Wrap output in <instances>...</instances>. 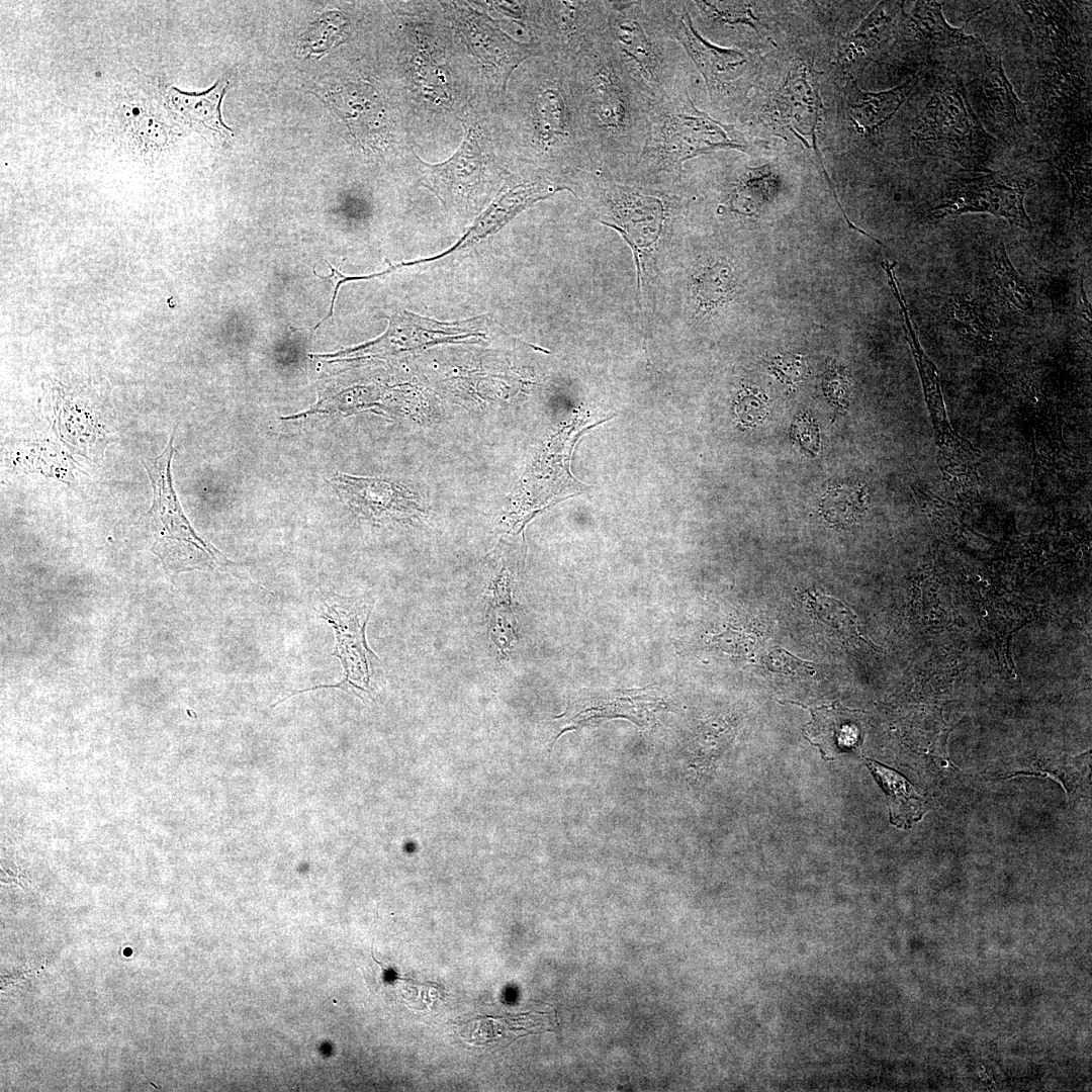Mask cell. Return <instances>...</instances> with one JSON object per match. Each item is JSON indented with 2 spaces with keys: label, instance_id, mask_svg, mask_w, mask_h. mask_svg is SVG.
<instances>
[{
  "label": "cell",
  "instance_id": "cell-1",
  "mask_svg": "<svg viewBox=\"0 0 1092 1092\" xmlns=\"http://www.w3.org/2000/svg\"><path fill=\"white\" fill-rule=\"evenodd\" d=\"M579 127L597 171L627 179L643 150L651 101L603 37L571 67Z\"/></svg>",
  "mask_w": 1092,
  "mask_h": 1092
},
{
  "label": "cell",
  "instance_id": "cell-2",
  "mask_svg": "<svg viewBox=\"0 0 1092 1092\" xmlns=\"http://www.w3.org/2000/svg\"><path fill=\"white\" fill-rule=\"evenodd\" d=\"M750 143L734 124L715 119L694 104L688 85L651 102L645 144L628 180L673 184L684 164L722 150L748 152Z\"/></svg>",
  "mask_w": 1092,
  "mask_h": 1092
},
{
  "label": "cell",
  "instance_id": "cell-3",
  "mask_svg": "<svg viewBox=\"0 0 1092 1092\" xmlns=\"http://www.w3.org/2000/svg\"><path fill=\"white\" fill-rule=\"evenodd\" d=\"M604 41L651 102L688 85V55L673 38L664 1H610Z\"/></svg>",
  "mask_w": 1092,
  "mask_h": 1092
},
{
  "label": "cell",
  "instance_id": "cell-4",
  "mask_svg": "<svg viewBox=\"0 0 1092 1092\" xmlns=\"http://www.w3.org/2000/svg\"><path fill=\"white\" fill-rule=\"evenodd\" d=\"M527 96L528 145L545 162L579 172L597 171L577 118L571 67L550 66L540 72Z\"/></svg>",
  "mask_w": 1092,
  "mask_h": 1092
},
{
  "label": "cell",
  "instance_id": "cell-5",
  "mask_svg": "<svg viewBox=\"0 0 1092 1092\" xmlns=\"http://www.w3.org/2000/svg\"><path fill=\"white\" fill-rule=\"evenodd\" d=\"M912 135L927 154L946 158L969 170L985 169L995 142L974 111L962 79L953 72L939 78Z\"/></svg>",
  "mask_w": 1092,
  "mask_h": 1092
},
{
  "label": "cell",
  "instance_id": "cell-6",
  "mask_svg": "<svg viewBox=\"0 0 1092 1092\" xmlns=\"http://www.w3.org/2000/svg\"><path fill=\"white\" fill-rule=\"evenodd\" d=\"M173 442L174 433L158 457L144 462L153 487V505L148 513L155 535L151 550L173 574L223 566L230 561L194 531L178 502L171 475Z\"/></svg>",
  "mask_w": 1092,
  "mask_h": 1092
},
{
  "label": "cell",
  "instance_id": "cell-7",
  "mask_svg": "<svg viewBox=\"0 0 1092 1092\" xmlns=\"http://www.w3.org/2000/svg\"><path fill=\"white\" fill-rule=\"evenodd\" d=\"M373 603L362 597H343L334 593L325 594L321 618L326 620L336 634V646L332 655L340 659L344 677L335 685H320L313 688L291 692L272 707L288 698L317 689L336 688L359 697L357 691L370 695V679L375 665L379 661L369 648L365 629L372 612Z\"/></svg>",
  "mask_w": 1092,
  "mask_h": 1092
},
{
  "label": "cell",
  "instance_id": "cell-8",
  "mask_svg": "<svg viewBox=\"0 0 1092 1092\" xmlns=\"http://www.w3.org/2000/svg\"><path fill=\"white\" fill-rule=\"evenodd\" d=\"M1031 182L1030 179L1001 176L988 169L966 171L950 180L932 209V216L987 212L1030 230L1031 220L1024 207V197Z\"/></svg>",
  "mask_w": 1092,
  "mask_h": 1092
},
{
  "label": "cell",
  "instance_id": "cell-9",
  "mask_svg": "<svg viewBox=\"0 0 1092 1092\" xmlns=\"http://www.w3.org/2000/svg\"><path fill=\"white\" fill-rule=\"evenodd\" d=\"M664 14L673 38L704 78L712 102L726 104L738 92V81L746 72L748 58L743 51L722 48L707 40L696 28L685 1H664Z\"/></svg>",
  "mask_w": 1092,
  "mask_h": 1092
},
{
  "label": "cell",
  "instance_id": "cell-10",
  "mask_svg": "<svg viewBox=\"0 0 1092 1092\" xmlns=\"http://www.w3.org/2000/svg\"><path fill=\"white\" fill-rule=\"evenodd\" d=\"M543 30L561 64L572 67L604 35L610 1H554L542 3Z\"/></svg>",
  "mask_w": 1092,
  "mask_h": 1092
},
{
  "label": "cell",
  "instance_id": "cell-11",
  "mask_svg": "<svg viewBox=\"0 0 1092 1092\" xmlns=\"http://www.w3.org/2000/svg\"><path fill=\"white\" fill-rule=\"evenodd\" d=\"M487 158L480 131L466 126L461 146L449 160L440 164L419 160L422 184L434 191L446 206H468L485 186Z\"/></svg>",
  "mask_w": 1092,
  "mask_h": 1092
},
{
  "label": "cell",
  "instance_id": "cell-12",
  "mask_svg": "<svg viewBox=\"0 0 1092 1092\" xmlns=\"http://www.w3.org/2000/svg\"><path fill=\"white\" fill-rule=\"evenodd\" d=\"M817 75L812 65L802 63L793 67L778 92L776 106L781 124L795 136L813 163L820 168L834 194L817 142L822 113Z\"/></svg>",
  "mask_w": 1092,
  "mask_h": 1092
},
{
  "label": "cell",
  "instance_id": "cell-13",
  "mask_svg": "<svg viewBox=\"0 0 1092 1092\" xmlns=\"http://www.w3.org/2000/svg\"><path fill=\"white\" fill-rule=\"evenodd\" d=\"M988 69L969 84L971 103L988 133L1015 139L1025 123L1023 105L1007 79L1001 59L984 50ZM992 135V134H991ZM993 136V135H992Z\"/></svg>",
  "mask_w": 1092,
  "mask_h": 1092
},
{
  "label": "cell",
  "instance_id": "cell-14",
  "mask_svg": "<svg viewBox=\"0 0 1092 1092\" xmlns=\"http://www.w3.org/2000/svg\"><path fill=\"white\" fill-rule=\"evenodd\" d=\"M455 19L468 47L481 62L493 66L502 73L505 86L516 67L524 60L541 53L539 44L515 40L482 20V17L473 11H457Z\"/></svg>",
  "mask_w": 1092,
  "mask_h": 1092
},
{
  "label": "cell",
  "instance_id": "cell-15",
  "mask_svg": "<svg viewBox=\"0 0 1092 1092\" xmlns=\"http://www.w3.org/2000/svg\"><path fill=\"white\" fill-rule=\"evenodd\" d=\"M942 2L918 1L909 15L903 16L906 40L923 60L934 59L945 51L963 48L985 49L982 40L951 26L943 16Z\"/></svg>",
  "mask_w": 1092,
  "mask_h": 1092
},
{
  "label": "cell",
  "instance_id": "cell-16",
  "mask_svg": "<svg viewBox=\"0 0 1092 1092\" xmlns=\"http://www.w3.org/2000/svg\"><path fill=\"white\" fill-rule=\"evenodd\" d=\"M330 482L351 507L370 517L408 514L415 506L410 491L385 480L337 473Z\"/></svg>",
  "mask_w": 1092,
  "mask_h": 1092
},
{
  "label": "cell",
  "instance_id": "cell-17",
  "mask_svg": "<svg viewBox=\"0 0 1092 1092\" xmlns=\"http://www.w3.org/2000/svg\"><path fill=\"white\" fill-rule=\"evenodd\" d=\"M904 16L903 3L880 2L840 46L839 63L863 70L895 34Z\"/></svg>",
  "mask_w": 1092,
  "mask_h": 1092
},
{
  "label": "cell",
  "instance_id": "cell-18",
  "mask_svg": "<svg viewBox=\"0 0 1092 1092\" xmlns=\"http://www.w3.org/2000/svg\"><path fill=\"white\" fill-rule=\"evenodd\" d=\"M918 82L916 76L903 84L881 92L863 91L851 78L845 87L846 112L862 134H874L897 112Z\"/></svg>",
  "mask_w": 1092,
  "mask_h": 1092
},
{
  "label": "cell",
  "instance_id": "cell-19",
  "mask_svg": "<svg viewBox=\"0 0 1092 1092\" xmlns=\"http://www.w3.org/2000/svg\"><path fill=\"white\" fill-rule=\"evenodd\" d=\"M229 83L217 80L214 85L202 93H187L172 87L167 95L168 103L175 114L191 128L206 133L217 140H225L232 130L221 119L220 103Z\"/></svg>",
  "mask_w": 1092,
  "mask_h": 1092
},
{
  "label": "cell",
  "instance_id": "cell-20",
  "mask_svg": "<svg viewBox=\"0 0 1092 1092\" xmlns=\"http://www.w3.org/2000/svg\"><path fill=\"white\" fill-rule=\"evenodd\" d=\"M1027 15L1040 46L1048 54L1064 59L1070 56L1078 39L1073 19L1060 2L1018 1Z\"/></svg>",
  "mask_w": 1092,
  "mask_h": 1092
},
{
  "label": "cell",
  "instance_id": "cell-21",
  "mask_svg": "<svg viewBox=\"0 0 1092 1092\" xmlns=\"http://www.w3.org/2000/svg\"><path fill=\"white\" fill-rule=\"evenodd\" d=\"M877 782L887 794L891 822L899 827H909L924 812L923 801L913 786L895 770L871 759H866Z\"/></svg>",
  "mask_w": 1092,
  "mask_h": 1092
},
{
  "label": "cell",
  "instance_id": "cell-22",
  "mask_svg": "<svg viewBox=\"0 0 1092 1092\" xmlns=\"http://www.w3.org/2000/svg\"><path fill=\"white\" fill-rule=\"evenodd\" d=\"M346 118L361 141L373 143L384 130L383 115L376 92L369 86H352L345 92Z\"/></svg>",
  "mask_w": 1092,
  "mask_h": 1092
},
{
  "label": "cell",
  "instance_id": "cell-23",
  "mask_svg": "<svg viewBox=\"0 0 1092 1092\" xmlns=\"http://www.w3.org/2000/svg\"><path fill=\"white\" fill-rule=\"evenodd\" d=\"M692 18H699L710 26H749L760 34V20L751 3L746 1H685Z\"/></svg>",
  "mask_w": 1092,
  "mask_h": 1092
},
{
  "label": "cell",
  "instance_id": "cell-24",
  "mask_svg": "<svg viewBox=\"0 0 1092 1092\" xmlns=\"http://www.w3.org/2000/svg\"><path fill=\"white\" fill-rule=\"evenodd\" d=\"M804 596L813 616L840 640L867 642L857 632L855 616L842 602L810 590Z\"/></svg>",
  "mask_w": 1092,
  "mask_h": 1092
},
{
  "label": "cell",
  "instance_id": "cell-25",
  "mask_svg": "<svg viewBox=\"0 0 1092 1092\" xmlns=\"http://www.w3.org/2000/svg\"><path fill=\"white\" fill-rule=\"evenodd\" d=\"M993 267L997 286L1004 297L1018 309H1029L1033 303L1032 293L1012 266L1003 245L994 251Z\"/></svg>",
  "mask_w": 1092,
  "mask_h": 1092
},
{
  "label": "cell",
  "instance_id": "cell-26",
  "mask_svg": "<svg viewBox=\"0 0 1092 1092\" xmlns=\"http://www.w3.org/2000/svg\"><path fill=\"white\" fill-rule=\"evenodd\" d=\"M1058 165L1062 168L1071 184L1073 205L1090 204V161H1082L1081 158L1074 159L1069 153L1065 158L1060 160Z\"/></svg>",
  "mask_w": 1092,
  "mask_h": 1092
},
{
  "label": "cell",
  "instance_id": "cell-27",
  "mask_svg": "<svg viewBox=\"0 0 1092 1092\" xmlns=\"http://www.w3.org/2000/svg\"><path fill=\"white\" fill-rule=\"evenodd\" d=\"M763 664L772 672L796 674H813L814 669L808 661H804L781 647H775L763 657Z\"/></svg>",
  "mask_w": 1092,
  "mask_h": 1092
},
{
  "label": "cell",
  "instance_id": "cell-28",
  "mask_svg": "<svg viewBox=\"0 0 1092 1092\" xmlns=\"http://www.w3.org/2000/svg\"><path fill=\"white\" fill-rule=\"evenodd\" d=\"M767 403L763 395L755 391H745L736 405V414L741 423L754 426L765 417Z\"/></svg>",
  "mask_w": 1092,
  "mask_h": 1092
},
{
  "label": "cell",
  "instance_id": "cell-29",
  "mask_svg": "<svg viewBox=\"0 0 1092 1092\" xmlns=\"http://www.w3.org/2000/svg\"><path fill=\"white\" fill-rule=\"evenodd\" d=\"M793 434L804 450L810 455L815 454L819 448V431L812 419L806 415L798 418L794 425Z\"/></svg>",
  "mask_w": 1092,
  "mask_h": 1092
},
{
  "label": "cell",
  "instance_id": "cell-30",
  "mask_svg": "<svg viewBox=\"0 0 1092 1092\" xmlns=\"http://www.w3.org/2000/svg\"><path fill=\"white\" fill-rule=\"evenodd\" d=\"M805 366L802 360H790L785 362L783 359H778L774 362L772 368L778 373L779 377L787 383H796L802 379L806 369L794 370Z\"/></svg>",
  "mask_w": 1092,
  "mask_h": 1092
}]
</instances>
